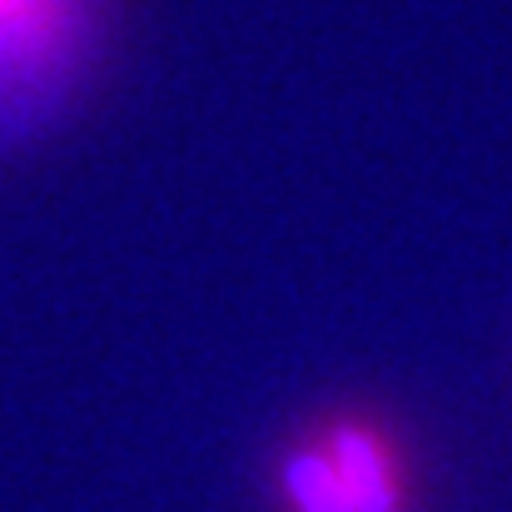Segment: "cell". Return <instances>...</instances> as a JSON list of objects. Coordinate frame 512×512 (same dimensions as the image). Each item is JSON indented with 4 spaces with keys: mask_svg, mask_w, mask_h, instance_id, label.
Here are the masks:
<instances>
[{
    "mask_svg": "<svg viewBox=\"0 0 512 512\" xmlns=\"http://www.w3.org/2000/svg\"><path fill=\"white\" fill-rule=\"evenodd\" d=\"M279 512H423V463L378 403L314 413L274 458Z\"/></svg>",
    "mask_w": 512,
    "mask_h": 512,
    "instance_id": "obj_1",
    "label": "cell"
},
{
    "mask_svg": "<svg viewBox=\"0 0 512 512\" xmlns=\"http://www.w3.org/2000/svg\"><path fill=\"white\" fill-rule=\"evenodd\" d=\"M85 30L90 0H0V100L25 105L30 90L70 75Z\"/></svg>",
    "mask_w": 512,
    "mask_h": 512,
    "instance_id": "obj_2",
    "label": "cell"
}]
</instances>
